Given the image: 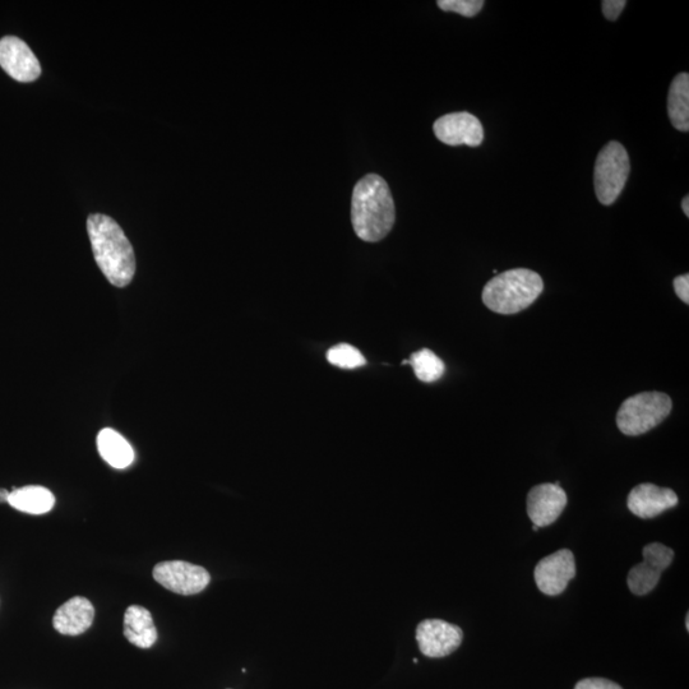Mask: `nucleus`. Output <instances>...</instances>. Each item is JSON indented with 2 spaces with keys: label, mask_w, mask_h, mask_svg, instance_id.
Instances as JSON below:
<instances>
[{
  "label": "nucleus",
  "mask_w": 689,
  "mask_h": 689,
  "mask_svg": "<svg viewBox=\"0 0 689 689\" xmlns=\"http://www.w3.org/2000/svg\"><path fill=\"white\" fill-rule=\"evenodd\" d=\"M395 220V202L386 180L376 174L360 179L351 200L355 234L364 242H379L390 234Z\"/></svg>",
  "instance_id": "1"
},
{
  "label": "nucleus",
  "mask_w": 689,
  "mask_h": 689,
  "mask_svg": "<svg viewBox=\"0 0 689 689\" xmlns=\"http://www.w3.org/2000/svg\"><path fill=\"white\" fill-rule=\"evenodd\" d=\"M92 252L110 284L126 288L136 274V256L131 242L112 217L95 214L87 220Z\"/></svg>",
  "instance_id": "2"
},
{
  "label": "nucleus",
  "mask_w": 689,
  "mask_h": 689,
  "mask_svg": "<svg viewBox=\"0 0 689 689\" xmlns=\"http://www.w3.org/2000/svg\"><path fill=\"white\" fill-rule=\"evenodd\" d=\"M544 282L535 271L516 268L493 277L484 286L483 303L498 314L525 311L543 293Z\"/></svg>",
  "instance_id": "3"
},
{
  "label": "nucleus",
  "mask_w": 689,
  "mask_h": 689,
  "mask_svg": "<svg viewBox=\"0 0 689 689\" xmlns=\"http://www.w3.org/2000/svg\"><path fill=\"white\" fill-rule=\"evenodd\" d=\"M672 408V399L665 393H638V395L628 397L619 408L618 428L626 436H641L663 423Z\"/></svg>",
  "instance_id": "4"
},
{
  "label": "nucleus",
  "mask_w": 689,
  "mask_h": 689,
  "mask_svg": "<svg viewBox=\"0 0 689 689\" xmlns=\"http://www.w3.org/2000/svg\"><path fill=\"white\" fill-rule=\"evenodd\" d=\"M631 173L630 156L619 142H609L596 159L594 184L601 205H613Z\"/></svg>",
  "instance_id": "5"
},
{
  "label": "nucleus",
  "mask_w": 689,
  "mask_h": 689,
  "mask_svg": "<svg viewBox=\"0 0 689 689\" xmlns=\"http://www.w3.org/2000/svg\"><path fill=\"white\" fill-rule=\"evenodd\" d=\"M152 575L166 590L184 596L202 593L211 581L206 568L183 561L156 564Z\"/></svg>",
  "instance_id": "6"
},
{
  "label": "nucleus",
  "mask_w": 689,
  "mask_h": 689,
  "mask_svg": "<svg viewBox=\"0 0 689 689\" xmlns=\"http://www.w3.org/2000/svg\"><path fill=\"white\" fill-rule=\"evenodd\" d=\"M642 556L644 562L633 567L627 578L631 593L638 596L649 594L659 584L661 573L673 562L674 550L652 543L642 550Z\"/></svg>",
  "instance_id": "7"
},
{
  "label": "nucleus",
  "mask_w": 689,
  "mask_h": 689,
  "mask_svg": "<svg viewBox=\"0 0 689 689\" xmlns=\"http://www.w3.org/2000/svg\"><path fill=\"white\" fill-rule=\"evenodd\" d=\"M464 632L442 619H425L416 628V641L422 654L439 659L451 655L461 646Z\"/></svg>",
  "instance_id": "8"
},
{
  "label": "nucleus",
  "mask_w": 689,
  "mask_h": 689,
  "mask_svg": "<svg viewBox=\"0 0 689 689\" xmlns=\"http://www.w3.org/2000/svg\"><path fill=\"white\" fill-rule=\"evenodd\" d=\"M576 576L575 556L571 550L561 549L541 559L534 577L541 593L550 596L562 594Z\"/></svg>",
  "instance_id": "9"
},
{
  "label": "nucleus",
  "mask_w": 689,
  "mask_h": 689,
  "mask_svg": "<svg viewBox=\"0 0 689 689\" xmlns=\"http://www.w3.org/2000/svg\"><path fill=\"white\" fill-rule=\"evenodd\" d=\"M434 134L448 146L478 147L484 140V129L475 115L460 112L443 115L434 123Z\"/></svg>",
  "instance_id": "10"
},
{
  "label": "nucleus",
  "mask_w": 689,
  "mask_h": 689,
  "mask_svg": "<svg viewBox=\"0 0 689 689\" xmlns=\"http://www.w3.org/2000/svg\"><path fill=\"white\" fill-rule=\"evenodd\" d=\"M0 67L13 80L20 82H32L41 75L38 58L30 46L16 36H6L0 40Z\"/></svg>",
  "instance_id": "11"
},
{
  "label": "nucleus",
  "mask_w": 689,
  "mask_h": 689,
  "mask_svg": "<svg viewBox=\"0 0 689 689\" xmlns=\"http://www.w3.org/2000/svg\"><path fill=\"white\" fill-rule=\"evenodd\" d=\"M567 506V494L556 484H540L527 496V515L535 526L554 524Z\"/></svg>",
  "instance_id": "12"
},
{
  "label": "nucleus",
  "mask_w": 689,
  "mask_h": 689,
  "mask_svg": "<svg viewBox=\"0 0 689 689\" xmlns=\"http://www.w3.org/2000/svg\"><path fill=\"white\" fill-rule=\"evenodd\" d=\"M677 504L678 496L674 490L650 483L637 485L627 499L628 510L644 520L654 519Z\"/></svg>",
  "instance_id": "13"
},
{
  "label": "nucleus",
  "mask_w": 689,
  "mask_h": 689,
  "mask_svg": "<svg viewBox=\"0 0 689 689\" xmlns=\"http://www.w3.org/2000/svg\"><path fill=\"white\" fill-rule=\"evenodd\" d=\"M94 618L95 609L90 600L76 596L55 612L53 626L60 635L78 636L89 630Z\"/></svg>",
  "instance_id": "14"
},
{
  "label": "nucleus",
  "mask_w": 689,
  "mask_h": 689,
  "mask_svg": "<svg viewBox=\"0 0 689 689\" xmlns=\"http://www.w3.org/2000/svg\"><path fill=\"white\" fill-rule=\"evenodd\" d=\"M124 636L140 649H150L157 641V630L152 615L140 605H132L124 614Z\"/></svg>",
  "instance_id": "15"
},
{
  "label": "nucleus",
  "mask_w": 689,
  "mask_h": 689,
  "mask_svg": "<svg viewBox=\"0 0 689 689\" xmlns=\"http://www.w3.org/2000/svg\"><path fill=\"white\" fill-rule=\"evenodd\" d=\"M97 450L105 462L114 469H126L134 460V451L127 439L114 429L101 430L97 436Z\"/></svg>",
  "instance_id": "16"
},
{
  "label": "nucleus",
  "mask_w": 689,
  "mask_h": 689,
  "mask_svg": "<svg viewBox=\"0 0 689 689\" xmlns=\"http://www.w3.org/2000/svg\"><path fill=\"white\" fill-rule=\"evenodd\" d=\"M8 503L17 511L30 515H44L53 510L55 497L49 489L29 485V487L12 490Z\"/></svg>",
  "instance_id": "17"
},
{
  "label": "nucleus",
  "mask_w": 689,
  "mask_h": 689,
  "mask_svg": "<svg viewBox=\"0 0 689 689\" xmlns=\"http://www.w3.org/2000/svg\"><path fill=\"white\" fill-rule=\"evenodd\" d=\"M668 113L673 127L681 132L689 131V76L681 73L674 78L668 96Z\"/></svg>",
  "instance_id": "18"
},
{
  "label": "nucleus",
  "mask_w": 689,
  "mask_h": 689,
  "mask_svg": "<svg viewBox=\"0 0 689 689\" xmlns=\"http://www.w3.org/2000/svg\"><path fill=\"white\" fill-rule=\"evenodd\" d=\"M416 378L425 383L437 382L446 372V365L432 350L422 349L416 351L409 359Z\"/></svg>",
  "instance_id": "19"
},
{
  "label": "nucleus",
  "mask_w": 689,
  "mask_h": 689,
  "mask_svg": "<svg viewBox=\"0 0 689 689\" xmlns=\"http://www.w3.org/2000/svg\"><path fill=\"white\" fill-rule=\"evenodd\" d=\"M327 360L342 369L360 368L367 363L364 356L354 346L340 344L327 351Z\"/></svg>",
  "instance_id": "20"
},
{
  "label": "nucleus",
  "mask_w": 689,
  "mask_h": 689,
  "mask_svg": "<svg viewBox=\"0 0 689 689\" xmlns=\"http://www.w3.org/2000/svg\"><path fill=\"white\" fill-rule=\"evenodd\" d=\"M437 4L442 11L459 13L464 17H474L484 7L483 0H439Z\"/></svg>",
  "instance_id": "21"
},
{
  "label": "nucleus",
  "mask_w": 689,
  "mask_h": 689,
  "mask_svg": "<svg viewBox=\"0 0 689 689\" xmlns=\"http://www.w3.org/2000/svg\"><path fill=\"white\" fill-rule=\"evenodd\" d=\"M626 4V0H604L601 3V8H603L604 16L609 21H617L623 9L626 8Z\"/></svg>",
  "instance_id": "22"
},
{
  "label": "nucleus",
  "mask_w": 689,
  "mask_h": 689,
  "mask_svg": "<svg viewBox=\"0 0 689 689\" xmlns=\"http://www.w3.org/2000/svg\"><path fill=\"white\" fill-rule=\"evenodd\" d=\"M575 689H623L619 684L604 678H587L576 684Z\"/></svg>",
  "instance_id": "23"
},
{
  "label": "nucleus",
  "mask_w": 689,
  "mask_h": 689,
  "mask_svg": "<svg viewBox=\"0 0 689 689\" xmlns=\"http://www.w3.org/2000/svg\"><path fill=\"white\" fill-rule=\"evenodd\" d=\"M675 293L682 302L689 304V275L675 277L673 281Z\"/></svg>",
  "instance_id": "24"
},
{
  "label": "nucleus",
  "mask_w": 689,
  "mask_h": 689,
  "mask_svg": "<svg viewBox=\"0 0 689 689\" xmlns=\"http://www.w3.org/2000/svg\"><path fill=\"white\" fill-rule=\"evenodd\" d=\"M9 494L11 492H8V490L0 489V503L8 502Z\"/></svg>",
  "instance_id": "25"
},
{
  "label": "nucleus",
  "mask_w": 689,
  "mask_h": 689,
  "mask_svg": "<svg viewBox=\"0 0 689 689\" xmlns=\"http://www.w3.org/2000/svg\"><path fill=\"white\" fill-rule=\"evenodd\" d=\"M682 208H683L684 215H686L688 217L689 216V198H688V196L683 198Z\"/></svg>",
  "instance_id": "26"
},
{
  "label": "nucleus",
  "mask_w": 689,
  "mask_h": 689,
  "mask_svg": "<svg viewBox=\"0 0 689 689\" xmlns=\"http://www.w3.org/2000/svg\"><path fill=\"white\" fill-rule=\"evenodd\" d=\"M533 530H534V531H538V530H539V527L534 525Z\"/></svg>",
  "instance_id": "27"
},
{
  "label": "nucleus",
  "mask_w": 689,
  "mask_h": 689,
  "mask_svg": "<svg viewBox=\"0 0 689 689\" xmlns=\"http://www.w3.org/2000/svg\"><path fill=\"white\" fill-rule=\"evenodd\" d=\"M686 626H687V630H688V628H689V627H688V614H687V617H686Z\"/></svg>",
  "instance_id": "28"
}]
</instances>
